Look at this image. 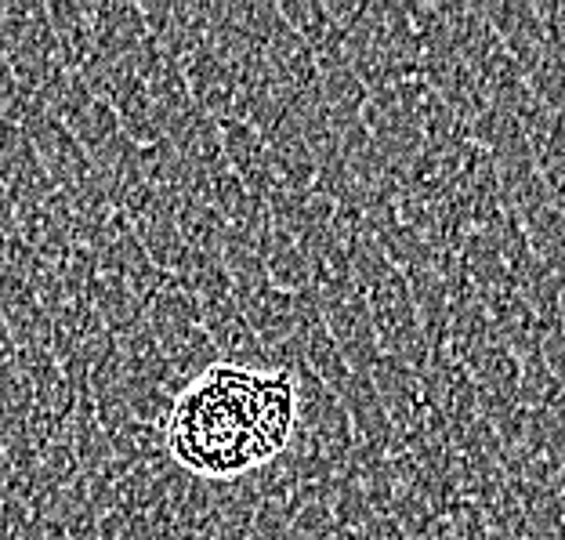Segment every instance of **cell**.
<instances>
[{
    "mask_svg": "<svg viewBox=\"0 0 565 540\" xmlns=\"http://www.w3.org/2000/svg\"><path fill=\"white\" fill-rule=\"evenodd\" d=\"M349 265H352L355 287L363 290V298H366L370 319H374L381 356L399 359V363L424 374L431 352H428V345H424L417 308H414V298H409V283L403 276V268L377 247V240L370 233H363L352 243Z\"/></svg>",
    "mask_w": 565,
    "mask_h": 540,
    "instance_id": "6da1fadb",
    "label": "cell"
},
{
    "mask_svg": "<svg viewBox=\"0 0 565 540\" xmlns=\"http://www.w3.org/2000/svg\"><path fill=\"white\" fill-rule=\"evenodd\" d=\"M319 301V313H323V327L333 338V345L341 349L344 363L359 374H370L374 363L381 359V341L374 330V319H370V308L363 290L355 287V279L338 283V287L327 290H312Z\"/></svg>",
    "mask_w": 565,
    "mask_h": 540,
    "instance_id": "7a4b0ae2",
    "label": "cell"
},
{
    "mask_svg": "<svg viewBox=\"0 0 565 540\" xmlns=\"http://www.w3.org/2000/svg\"><path fill=\"white\" fill-rule=\"evenodd\" d=\"M370 381L381 395V406L388 414L395 446L399 449H417L428 443V403H424V374L414 367L399 363L392 356H381Z\"/></svg>",
    "mask_w": 565,
    "mask_h": 540,
    "instance_id": "3957f363",
    "label": "cell"
},
{
    "mask_svg": "<svg viewBox=\"0 0 565 540\" xmlns=\"http://www.w3.org/2000/svg\"><path fill=\"white\" fill-rule=\"evenodd\" d=\"M200 324L207 330V338L217 352V363L236 367V370H273L265 345L250 324L243 319L233 294H217V298L200 301Z\"/></svg>",
    "mask_w": 565,
    "mask_h": 540,
    "instance_id": "277c9868",
    "label": "cell"
},
{
    "mask_svg": "<svg viewBox=\"0 0 565 540\" xmlns=\"http://www.w3.org/2000/svg\"><path fill=\"white\" fill-rule=\"evenodd\" d=\"M217 131H222L225 163L233 167V174L243 182V189H247L250 197L265 208L282 186L273 171V160H268L262 131H254V127L243 124V120H217Z\"/></svg>",
    "mask_w": 565,
    "mask_h": 540,
    "instance_id": "5b68a950",
    "label": "cell"
},
{
    "mask_svg": "<svg viewBox=\"0 0 565 540\" xmlns=\"http://www.w3.org/2000/svg\"><path fill=\"white\" fill-rule=\"evenodd\" d=\"M185 87L192 102L200 106V113H207L211 120H233V109H236V70L222 51L214 44L200 47L185 66Z\"/></svg>",
    "mask_w": 565,
    "mask_h": 540,
    "instance_id": "8992f818",
    "label": "cell"
},
{
    "mask_svg": "<svg viewBox=\"0 0 565 540\" xmlns=\"http://www.w3.org/2000/svg\"><path fill=\"white\" fill-rule=\"evenodd\" d=\"M279 11L290 30L305 41V47L316 55L319 73L349 66V59H344V36L349 33L330 19L323 0H279Z\"/></svg>",
    "mask_w": 565,
    "mask_h": 540,
    "instance_id": "52a82bcc",
    "label": "cell"
},
{
    "mask_svg": "<svg viewBox=\"0 0 565 540\" xmlns=\"http://www.w3.org/2000/svg\"><path fill=\"white\" fill-rule=\"evenodd\" d=\"M87 22L98 55L106 62L127 59L146 44V19L135 0H87Z\"/></svg>",
    "mask_w": 565,
    "mask_h": 540,
    "instance_id": "ba28073f",
    "label": "cell"
},
{
    "mask_svg": "<svg viewBox=\"0 0 565 540\" xmlns=\"http://www.w3.org/2000/svg\"><path fill=\"white\" fill-rule=\"evenodd\" d=\"M174 225H178V236L185 240L189 251L214 254V258H222L225 240H228V225H225V218L217 214L207 200H200V197L178 200L174 203Z\"/></svg>",
    "mask_w": 565,
    "mask_h": 540,
    "instance_id": "9c48e42d",
    "label": "cell"
},
{
    "mask_svg": "<svg viewBox=\"0 0 565 540\" xmlns=\"http://www.w3.org/2000/svg\"><path fill=\"white\" fill-rule=\"evenodd\" d=\"M541 356H544L547 370H551V374H555V381L562 384V392H565V324L547 327Z\"/></svg>",
    "mask_w": 565,
    "mask_h": 540,
    "instance_id": "30bf717a",
    "label": "cell"
},
{
    "mask_svg": "<svg viewBox=\"0 0 565 540\" xmlns=\"http://www.w3.org/2000/svg\"><path fill=\"white\" fill-rule=\"evenodd\" d=\"M25 540H70V537H66V530H62L58 522L30 519V526H25Z\"/></svg>",
    "mask_w": 565,
    "mask_h": 540,
    "instance_id": "8fae6325",
    "label": "cell"
}]
</instances>
